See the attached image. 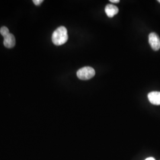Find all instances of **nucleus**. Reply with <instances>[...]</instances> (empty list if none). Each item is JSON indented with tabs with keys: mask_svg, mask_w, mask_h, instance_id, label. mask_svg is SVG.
I'll return each instance as SVG.
<instances>
[{
	"mask_svg": "<svg viewBox=\"0 0 160 160\" xmlns=\"http://www.w3.org/2000/svg\"><path fill=\"white\" fill-rule=\"evenodd\" d=\"M68 39L67 29L64 26H60L56 29L52 36V40L54 45L60 46L65 44Z\"/></svg>",
	"mask_w": 160,
	"mask_h": 160,
	"instance_id": "f257e3e1",
	"label": "nucleus"
},
{
	"mask_svg": "<svg viewBox=\"0 0 160 160\" xmlns=\"http://www.w3.org/2000/svg\"><path fill=\"white\" fill-rule=\"evenodd\" d=\"M95 74L96 72L94 69L90 67H86L80 69L77 72V75L80 80H87L92 78Z\"/></svg>",
	"mask_w": 160,
	"mask_h": 160,
	"instance_id": "f03ea898",
	"label": "nucleus"
},
{
	"mask_svg": "<svg viewBox=\"0 0 160 160\" xmlns=\"http://www.w3.org/2000/svg\"><path fill=\"white\" fill-rule=\"evenodd\" d=\"M149 43L152 49L155 51L160 49V39L158 35L155 33H151L149 35Z\"/></svg>",
	"mask_w": 160,
	"mask_h": 160,
	"instance_id": "7ed1b4c3",
	"label": "nucleus"
},
{
	"mask_svg": "<svg viewBox=\"0 0 160 160\" xmlns=\"http://www.w3.org/2000/svg\"><path fill=\"white\" fill-rule=\"evenodd\" d=\"M4 45L7 48H12L16 45V39L13 34L9 33L4 37Z\"/></svg>",
	"mask_w": 160,
	"mask_h": 160,
	"instance_id": "20e7f679",
	"label": "nucleus"
},
{
	"mask_svg": "<svg viewBox=\"0 0 160 160\" xmlns=\"http://www.w3.org/2000/svg\"><path fill=\"white\" fill-rule=\"evenodd\" d=\"M148 98L150 103L154 105H160V92H152L148 94Z\"/></svg>",
	"mask_w": 160,
	"mask_h": 160,
	"instance_id": "39448f33",
	"label": "nucleus"
},
{
	"mask_svg": "<svg viewBox=\"0 0 160 160\" xmlns=\"http://www.w3.org/2000/svg\"><path fill=\"white\" fill-rule=\"evenodd\" d=\"M105 12L109 17H113L119 12V9L116 6L112 4H108L105 7Z\"/></svg>",
	"mask_w": 160,
	"mask_h": 160,
	"instance_id": "423d86ee",
	"label": "nucleus"
},
{
	"mask_svg": "<svg viewBox=\"0 0 160 160\" xmlns=\"http://www.w3.org/2000/svg\"><path fill=\"white\" fill-rule=\"evenodd\" d=\"M0 33L3 37H5L7 34L10 33L9 30L6 26H3L0 29Z\"/></svg>",
	"mask_w": 160,
	"mask_h": 160,
	"instance_id": "0eeeda50",
	"label": "nucleus"
},
{
	"mask_svg": "<svg viewBox=\"0 0 160 160\" xmlns=\"http://www.w3.org/2000/svg\"><path fill=\"white\" fill-rule=\"evenodd\" d=\"M43 0H33V2L36 6H39L42 2H43Z\"/></svg>",
	"mask_w": 160,
	"mask_h": 160,
	"instance_id": "6e6552de",
	"label": "nucleus"
},
{
	"mask_svg": "<svg viewBox=\"0 0 160 160\" xmlns=\"http://www.w3.org/2000/svg\"><path fill=\"white\" fill-rule=\"evenodd\" d=\"M110 2H113V3H118L120 2L119 0H110Z\"/></svg>",
	"mask_w": 160,
	"mask_h": 160,
	"instance_id": "1a4fd4ad",
	"label": "nucleus"
},
{
	"mask_svg": "<svg viewBox=\"0 0 160 160\" xmlns=\"http://www.w3.org/2000/svg\"><path fill=\"white\" fill-rule=\"evenodd\" d=\"M155 160L154 158H152V157H149V158H147L146 160Z\"/></svg>",
	"mask_w": 160,
	"mask_h": 160,
	"instance_id": "9d476101",
	"label": "nucleus"
},
{
	"mask_svg": "<svg viewBox=\"0 0 160 160\" xmlns=\"http://www.w3.org/2000/svg\"><path fill=\"white\" fill-rule=\"evenodd\" d=\"M158 2H160V0H158Z\"/></svg>",
	"mask_w": 160,
	"mask_h": 160,
	"instance_id": "9b49d317",
	"label": "nucleus"
}]
</instances>
